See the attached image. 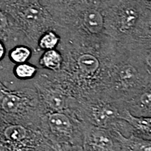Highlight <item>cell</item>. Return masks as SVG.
<instances>
[{
  "instance_id": "cell-1",
  "label": "cell",
  "mask_w": 151,
  "mask_h": 151,
  "mask_svg": "<svg viewBox=\"0 0 151 151\" xmlns=\"http://www.w3.org/2000/svg\"><path fill=\"white\" fill-rule=\"evenodd\" d=\"M55 30L61 38L57 48L63 57L58 72L73 97L81 100L103 94L115 39L108 36L103 41H94L58 26Z\"/></svg>"
},
{
  "instance_id": "cell-22",
  "label": "cell",
  "mask_w": 151,
  "mask_h": 151,
  "mask_svg": "<svg viewBox=\"0 0 151 151\" xmlns=\"http://www.w3.org/2000/svg\"><path fill=\"white\" fill-rule=\"evenodd\" d=\"M4 69V67H3V65H1V63H0V71H1V69ZM4 86H5V85H4V84H3V83L1 82V80H0V89H1V88H2V87Z\"/></svg>"
},
{
  "instance_id": "cell-10",
  "label": "cell",
  "mask_w": 151,
  "mask_h": 151,
  "mask_svg": "<svg viewBox=\"0 0 151 151\" xmlns=\"http://www.w3.org/2000/svg\"><path fill=\"white\" fill-rule=\"evenodd\" d=\"M83 151H120V143L113 130L85 122Z\"/></svg>"
},
{
  "instance_id": "cell-5",
  "label": "cell",
  "mask_w": 151,
  "mask_h": 151,
  "mask_svg": "<svg viewBox=\"0 0 151 151\" xmlns=\"http://www.w3.org/2000/svg\"><path fill=\"white\" fill-rule=\"evenodd\" d=\"M23 35L26 45L39 52L37 41L44 32L57 26L51 15L39 0H18L16 2L1 5Z\"/></svg>"
},
{
  "instance_id": "cell-9",
  "label": "cell",
  "mask_w": 151,
  "mask_h": 151,
  "mask_svg": "<svg viewBox=\"0 0 151 151\" xmlns=\"http://www.w3.org/2000/svg\"><path fill=\"white\" fill-rule=\"evenodd\" d=\"M85 122L73 111H47L43 115L41 131L53 143L82 146Z\"/></svg>"
},
{
  "instance_id": "cell-17",
  "label": "cell",
  "mask_w": 151,
  "mask_h": 151,
  "mask_svg": "<svg viewBox=\"0 0 151 151\" xmlns=\"http://www.w3.org/2000/svg\"><path fill=\"white\" fill-rule=\"evenodd\" d=\"M33 50L31 47L25 44H17L13 46L8 52L10 61L14 65L27 62L33 55Z\"/></svg>"
},
{
  "instance_id": "cell-11",
  "label": "cell",
  "mask_w": 151,
  "mask_h": 151,
  "mask_svg": "<svg viewBox=\"0 0 151 151\" xmlns=\"http://www.w3.org/2000/svg\"><path fill=\"white\" fill-rule=\"evenodd\" d=\"M118 103L133 116L151 117V87Z\"/></svg>"
},
{
  "instance_id": "cell-7",
  "label": "cell",
  "mask_w": 151,
  "mask_h": 151,
  "mask_svg": "<svg viewBox=\"0 0 151 151\" xmlns=\"http://www.w3.org/2000/svg\"><path fill=\"white\" fill-rule=\"evenodd\" d=\"M54 143L39 129L0 117V151H54Z\"/></svg>"
},
{
  "instance_id": "cell-18",
  "label": "cell",
  "mask_w": 151,
  "mask_h": 151,
  "mask_svg": "<svg viewBox=\"0 0 151 151\" xmlns=\"http://www.w3.org/2000/svg\"><path fill=\"white\" fill-rule=\"evenodd\" d=\"M40 68L29 62L14 65L13 73L19 80H32L39 72Z\"/></svg>"
},
{
  "instance_id": "cell-15",
  "label": "cell",
  "mask_w": 151,
  "mask_h": 151,
  "mask_svg": "<svg viewBox=\"0 0 151 151\" xmlns=\"http://www.w3.org/2000/svg\"><path fill=\"white\" fill-rule=\"evenodd\" d=\"M63 64V57L58 48L43 51L39 59L41 69L57 72L61 69Z\"/></svg>"
},
{
  "instance_id": "cell-3",
  "label": "cell",
  "mask_w": 151,
  "mask_h": 151,
  "mask_svg": "<svg viewBox=\"0 0 151 151\" xmlns=\"http://www.w3.org/2000/svg\"><path fill=\"white\" fill-rule=\"evenodd\" d=\"M106 35L120 42H151V0H104Z\"/></svg>"
},
{
  "instance_id": "cell-13",
  "label": "cell",
  "mask_w": 151,
  "mask_h": 151,
  "mask_svg": "<svg viewBox=\"0 0 151 151\" xmlns=\"http://www.w3.org/2000/svg\"><path fill=\"white\" fill-rule=\"evenodd\" d=\"M120 119L125 120L132 129V134L150 140L151 117H139L132 115L124 109L120 111Z\"/></svg>"
},
{
  "instance_id": "cell-19",
  "label": "cell",
  "mask_w": 151,
  "mask_h": 151,
  "mask_svg": "<svg viewBox=\"0 0 151 151\" xmlns=\"http://www.w3.org/2000/svg\"><path fill=\"white\" fill-rule=\"evenodd\" d=\"M54 151H83L82 146L68 143H54Z\"/></svg>"
},
{
  "instance_id": "cell-21",
  "label": "cell",
  "mask_w": 151,
  "mask_h": 151,
  "mask_svg": "<svg viewBox=\"0 0 151 151\" xmlns=\"http://www.w3.org/2000/svg\"><path fill=\"white\" fill-rule=\"evenodd\" d=\"M18 0H0V4H12L14 2H16Z\"/></svg>"
},
{
  "instance_id": "cell-8",
  "label": "cell",
  "mask_w": 151,
  "mask_h": 151,
  "mask_svg": "<svg viewBox=\"0 0 151 151\" xmlns=\"http://www.w3.org/2000/svg\"><path fill=\"white\" fill-rule=\"evenodd\" d=\"M34 88L47 111H72L78 102L58 71L39 69L33 78Z\"/></svg>"
},
{
  "instance_id": "cell-16",
  "label": "cell",
  "mask_w": 151,
  "mask_h": 151,
  "mask_svg": "<svg viewBox=\"0 0 151 151\" xmlns=\"http://www.w3.org/2000/svg\"><path fill=\"white\" fill-rule=\"evenodd\" d=\"M60 36L58 32L53 29H48L44 32L37 41L38 51L55 49L59 46L60 42Z\"/></svg>"
},
{
  "instance_id": "cell-4",
  "label": "cell",
  "mask_w": 151,
  "mask_h": 151,
  "mask_svg": "<svg viewBox=\"0 0 151 151\" xmlns=\"http://www.w3.org/2000/svg\"><path fill=\"white\" fill-rule=\"evenodd\" d=\"M46 112L34 87L12 90L4 86L0 89V117L6 121L40 129Z\"/></svg>"
},
{
  "instance_id": "cell-12",
  "label": "cell",
  "mask_w": 151,
  "mask_h": 151,
  "mask_svg": "<svg viewBox=\"0 0 151 151\" xmlns=\"http://www.w3.org/2000/svg\"><path fill=\"white\" fill-rule=\"evenodd\" d=\"M0 39L6 44L22 41L26 45L24 37L11 17L0 6Z\"/></svg>"
},
{
  "instance_id": "cell-6",
  "label": "cell",
  "mask_w": 151,
  "mask_h": 151,
  "mask_svg": "<svg viewBox=\"0 0 151 151\" xmlns=\"http://www.w3.org/2000/svg\"><path fill=\"white\" fill-rule=\"evenodd\" d=\"M123 109L118 101L104 93L78 100L73 109L77 117L86 123L96 127L116 130L125 137L132 134V129L125 120L120 119Z\"/></svg>"
},
{
  "instance_id": "cell-20",
  "label": "cell",
  "mask_w": 151,
  "mask_h": 151,
  "mask_svg": "<svg viewBox=\"0 0 151 151\" xmlns=\"http://www.w3.org/2000/svg\"><path fill=\"white\" fill-rule=\"evenodd\" d=\"M6 51L7 48L5 43L1 39H0V63L5 58L6 55Z\"/></svg>"
},
{
  "instance_id": "cell-23",
  "label": "cell",
  "mask_w": 151,
  "mask_h": 151,
  "mask_svg": "<svg viewBox=\"0 0 151 151\" xmlns=\"http://www.w3.org/2000/svg\"><path fill=\"white\" fill-rule=\"evenodd\" d=\"M101 1H104V0H101Z\"/></svg>"
},
{
  "instance_id": "cell-14",
  "label": "cell",
  "mask_w": 151,
  "mask_h": 151,
  "mask_svg": "<svg viewBox=\"0 0 151 151\" xmlns=\"http://www.w3.org/2000/svg\"><path fill=\"white\" fill-rule=\"evenodd\" d=\"M120 143V151H151V141L133 134L125 137L113 130Z\"/></svg>"
},
{
  "instance_id": "cell-2",
  "label": "cell",
  "mask_w": 151,
  "mask_h": 151,
  "mask_svg": "<svg viewBox=\"0 0 151 151\" xmlns=\"http://www.w3.org/2000/svg\"><path fill=\"white\" fill-rule=\"evenodd\" d=\"M151 87V42H120L111 50L104 93L122 101Z\"/></svg>"
}]
</instances>
